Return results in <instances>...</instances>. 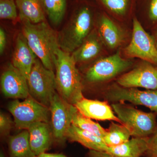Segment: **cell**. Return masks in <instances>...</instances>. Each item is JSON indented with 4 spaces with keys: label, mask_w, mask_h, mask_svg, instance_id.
Listing matches in <instances>:
<instances>
[{
    "label": "cell",
    "mask_w": 157,
    "mask_h": 157,
    "mask_svg": "<svg viewBox=\"0 0 157 157\" xmlns=\"http://www.w3.org/2000/svg\"><path fill=\"white\" fill-rule=\"evenodd\" d=\"M22 33L44 67L55 69L56 52L59 48L58 34L46 21L37 24L22 21Z\"/></svg>",
    "instance_id": "1"
},
{
    "label": "cell",
    "mask_w": 157,
    "mask_h": 157,
    "mask_svg": "<svg viewBox=\"0 0 157 157\" xmlns=\"http://www.w3.org/2000/svg\"><path fill=\"white\" fill-rule=\"evenodd\" d=\"M56 80L57 91L65 101L75 104L84 98L81 78L71 54L59 48L56 52Z\"/></svg>",
    "instance_id": "2"
},
{
    "label": "cell",
    "mask_w": 157,
    "mask_h": 157,
    "mask_svg": "<svg viewBox=\"0 0 157 157\" xmlns=\"http://www.w3.org/2000/svg\"><path fill=\"white\" fill-rule=\"evenodd\" d=\"M93 23V13L89 7L83 6L79 8L58 34L60 48L67 53H73L90 33Z\"/></svg>",
    "instance_id": "3"
},
{
    "label": "cell",
    "mask_w": 157,
    "mask_h": 157,
    "mask_svg": "<svg viewBox=\"0 0 157 157\" xmlns=\"http://www.w3.org/2000/svg\"><path fill=\"white\" fill-rule=\"evenodd\" d=\"M111 107L121 123L128 128L132 136L149 137L155 131L157 122L155 113L144 112L122 102L113 103Z\"/></svg>",
    "instance_id": "4"
},
{
    "label": "cell",
    "mask_w": 157,
    "mask_h": 157,
    "mask_svg": "<svg viewBox=\"0 0 157 157\" xmlns=\"http://www.w3.org/2000/svg\"><path fill=\"white\" fill-rule=\"evenodd\" d=\"M8 108L14 118V125L18 129L28 130L32 124L39 122H50L49 107L30 96L23 101L15 99L11 101Z\"/></svg>",
    "instance_id": "5"
},
{
    "label": "cell",
    "mask_w": 157,
    "mask_h": 157,
    "mask_svg": "<svg viewBox=\"0 0 157 157\" xmlns=\"http://www.w3.org/2000/svg\"><path fill=\"white\" fill-rule=\"evenodd\" d=\"M27 79L30 96L49 107L52 98L57 92L54 71L45 68L37 58Z\"/></svg>",
    "instance_id": "6"
},
{
    "label": "cell",
    "mask_w": 157,
    "mask_h": 157,
    "mask_svg": "<svg viewBox=\"0 0 157 157\" xmlns=\"http://www.w3.org/2000/svg\"><path fill=\"white\" fill-rule=\"evenodd\" d=\"M49 108L53 139L57 142H63L67 138V132L72 125L73 116L77 108L65 101L57 92L52 98Z\"/></svg>",
    "instance_id": "7"
},
{
    "label": "cell",
    "mask_w": 157,
    "mask_h": 157,
    "mask_svg": "<svg viewBox=\"0 0 157 157\" xmlns=\"http://www.w3.org/2000/svg\"><path fill=\"white\" fill-rule=\"evenodd\" d=\"M133 26L132 40L124 49L126 55L157 66V47L154 39L144 30L136 17L133 20Z\"/></svg>",
    "instance_id": "8"
},
{
    "label": "cell",
    "mask_w": 157,
    "mask_h": 157,
    "mask_svg": "<svg viewBox=\"0 0 157 157\" xmlns=\"http://www.w3.org/2000/svg\"><path fill=\"white\" fill-rule=\"evenodd\" d=\"M132 64V62L122 58L118 52L96 62L86 72V78L90 82L107 81L128 69Z\"/></svg>",
    "instance_id": "9"
},
{
    "label": "cell",
    "mask_w": 157,
    "mask_h": 157,
    "mask_svg": "<svg viewBox=\"0 0 157 157\" xmlns=\"http://www.w3.org/2000/svg\"><path fill=\"white\" fill-rule=\"evenodd\" d=\"M105 97L107 101L114 103L127 101L145 106L157 114V90L142 91L114 85L107 90Z\"/></svg>",
    "instance_id": "10"
},
{
    "label": "cell",
    "mask_w": 157,
    "mask_h": 157,
    "mask_svg": "<svg viewBox=\"0 0 157 157\" xmlns=\"http://www.w3.org/2000/svg\"><path fill=\"white\" fill-rule=\"evenodd\" d=\"M119 85L126 88L157 90V66L146 62L118 78Z\"/></svg>",
    "instance_id": "11"
},
{
    "label": "cell",
    "mask_w": 157,
    "mask_h": 157,
    "mask_svg": "<svg viewBox=\"0 0 157 157\" xmlns=\"http://www.w3.org/2000/svg\"><path fill=\"white\" fill-rule=\"evenodd\" d=\"M1 90L6 98L24 99L30 96L27 79L12 64H9L1 77Z\"/></svg>",
    "instance_id": "12"
},
{
    "label": "cell",
    "mask_w": 157,
    "mask_h": 157,
    "mask_svg": "<svg viewBox=\"0 0 157 157\" xmlns=\"http://www.w3.org/2000/svg\"><path fill=\"white\" fill-rule=\"evenodd\" d=\"M37 58L29 45L23 34L20 33L15 41L12 57V64L18 69L27 79Z\"/></svg>",
    "instance_id": "13"
},
{
    "label": "cell",
    "mask_w": 157,
    "mask_h": 157,
    "mask_svg": "<svg viewBox=\"0 0 157 157\" xmlns=\"http://www.w3.org/2000/svg\"><path fill=\"white\" fill-rule=\"evenodd\" d=\"M74 106L81 114L91 119L115 121L121 124L113 112L112 107L107 102L89 100L84 98Z\"/></svg>",
    "instance_id": "14"
},
{
    "label": "cell",
    "mask_w": 157,
    "mask_h": 157,
    "mask_svg": "<svg viewBox=\"0 0 157 157\" xmlns=\"http://www.w3.org/2000/svg\"><path fill=\"white\" fill-rule=\"evenodd\" d=\"M31 149L36 156L45 153L50 147L53 138L49 123L39 122L28 129Z\"/></svg>",
    "instance_id": "15"
},
{
    "label": "cell",
    "mask_w": 157,
    "mask_h": 157,
    "mask_svg": "<svg viewBox=\"0 0 157 157\" xmlns=\"http://www.w3.org/2000/svg\"><path fill=\"white\" fill-rule=\"evenodd\" d=\"M148 137H133L118 146L108 147L106 152L117 157H141L148 150Z\"/></svg>",
    "instance_id": "16"
},
{
    "label": "cell",
    "mask_w": 157,
    "mask_h": 157,
    "mask_svg": "<svg viewBox=\"0 0 157 157\" xmlns=\"http://www.w3.org/2000/svg\"><path fill=\"white\" fill-rule=\"evenodd\" d=\"M67 138L71 141L78 142L92 150L106 152L108 147L103 138L73 124L67 132Z\"/></svg>",
    "instance_id": "17"
},
{
    "label": "cell",
    "mask_w": 157,
    "mask_h": 157,
    "mask_svg": "<svg viewBox=\"0 0 157 157\" xmlns=\"http://www.w3.org/2000/svg\"><path fill=\"white\" fill-rule=\"evenodd\" d=\"M21 21L33 24L46 21L42 0H15Z\"/></svg>",
    "instance_id": "18"
},
{
    "label": "cell",
    "mask_w": 157,
    "mask_h": 157,
    "mask_svg": "<svg viewBox=\"0 0 157 157\" xmlns=\"http://www.w3.org/2000/svg\"><path fill=\"white\" fill-rule=\"evenodd\" d=\"M98 29L100 38L109 48H116L122 42L124 37L121 31L106 15L103 14L99 18Z\"/></svg>",
    "instance_id": "19"
},
{
    "label": "cell",
    "mask_w": 157,
    "mask_h": 157,
    "mask_svg": "<svg viewBox=\"0 0 157 157\" xmlns=\"http://www.w3.org/2000/svg\"><path fill=\"white\" fill-rule=\"evenodd\" d=\"M101 49L100 38L95 32H92L71 54L76 63L86 62L97 56Z\"/></svg>",
    "instance_id": "20"
},
{
    "label": "cell",
    "mask_w": 157,
    "mask_h": 157,
    "mask_svg": "<svg viewBox=\"0 0 157 157\" xmlns=\"http://www.w3.org/2000/svg\"><path fill=\"white\" fill-rule=\"evenodd\" d=\"M9 149L10 157H36L31 149L28 130L10 137Z\"/></svg>",
    "instance_id": "21"
},
{
    "label": "cell",
    "mask_w": 157,
    "mask_h": 157,
    "mask_svg": "<svg viewBox=\"0 0 157 157\" xmlns=\"http://www.w3.org/2000/svg\"><path fill=\"white\" fill-rule=\"evenodd\" d=\"M131 136V132L126 126L112 122L107 129V134L103 140L107 146L113 147L126 142Z\"/></svg>",
    "instance_id": "22"
},
{
    "label": "cell",
    "mask_w": 157,
    "mask_h": 157,
    "mask_svg": "<svg viewBox=\"0 0 157 157\" xmlns=\"http://www.w3.org/2000/svg\"><path fill=\"white\" fill-rule=\"evenodd\" d=\"M45 13L51 22L57 26L63 21L67 8V0H42Z\"/></svg>",
    "instance_id": "23"
},
{
    "label": "cell",
    "mask_w": 157,
    "mask_h": 157,
    "mask_svg": "<svg viewBox=\"0 0 157 157\" xmlns=\"http://www.w3.org/2000/svg\"><path fill=\"white\" fill-rule=\"evenodd\" d=\"M72 124L92 133L103 139L107 133V130L101 127L98 123L95 122L91 119L82 115L78 109L73 116Z\"/></svg>",
    "instance_id": "24"
},
{
    "label": "cell",
    "mask_w": 157,
    "mask_h": 157,
    "mask_svg": "<svg viewBox=\"0 0 157 157\" xmlns=\"http://www.w3.org/2000/svg\"><path fill=\"white\" fill-rule=\"evenodd\" d=\"M109 11L118 16H123L130 9L131 0H99Z\"/></svg>",
    "instance_id": "25"
},
{
    "label": "cell",
    "mask_w": 157,
    "mask_h": 157,
    "mask_svg": "<svg viewBox=\"0 0 157 157\" xmlns=\"http://www.w3.org/2000/svg\"><path fill=\"white\" fill-rule=\"evenodd\" d=\"M17 6L14 0H0V17L15 20L17 17Z\"/></svg>",
    "instance_id": "26"
},
{
    "label": "cell",
    "mask_w": 157,
    "mask_h": 157,
    "mask_svg": "<svg viewBox=\"0 0 157 157\" xmlns=\"http://www.w3.org/2000/svg\"><path fill=\"white\" fill-rule=\"evenodd\" d=\"M13 122L10 117L1 111L0 113V133L2 135H9Z\"/></svg>",
    "instance_id": "27"
},
{
    "label": "cell",
    "mask_w": 157,
    "mask_h": 157,
    "mask_svg": "<svg viewBox=\"0 0 157 157\" xmlns=\"http://www.w3.org/2000/svg\"><path fill=\"white\" fill-rule=\"evenodd\" d=\"M145 155L147 157H157V127L153 134L148 137V149Z\"/></svg>",
    "instance_id": "28"
},
{
    "label": "cell",
    "mask_w": 157,
    "mask_h": 157,
    "mask_svg": "<svg viewBox=\"0 0 157 157\" xmlns=\"http://www.w3.org/2000/svg\"><path fill=\"white\" fill-rule=\"evenodd\" d=\"M149 16L152 20H157V0L151 1L149 9Z\"/></svg>",
    "instance_id": "29"
},
{
    "label": "cell",
    "mask_w": 157,
    "mask_h": 157,
    "mask_svg": "<svg viewBox=\"0 0 157 157\" xmlns=\"http://www.w3.org/2000/svg\"><path fill=\"white\" fill-rule=\"evenodd\" d=\"M7 45V35L4 29L0 28V54L3 55Z\"/></svg>",
    "instance_id": "30"
},
{
    "label": "cell",
    "mask_w": 157,
    "mask_h": 157,
    "mask_svg": "<svg viewBox=\"0 0 157 157\" xmlns=\"http://www.w3.org/2000/svg\"><path fill=\"white\" fill-rule=\"evenodd\" d=\"M89 157H117L109 154L105 151H97L90 150L88 153Z\"/></svg>",
    "instance_id": "31"
},
{
    "label": "cell",
    "mask_w": 157,
    "mask_h": 157,
    "mask_svg": "<svg viewBox=\"0 0 157 157\" xmlns=\"http://www.w3.org/2000/svg\"><path fill=\"white\" fill-rule=\"evenodd\" d=\"M36 157H67L64 155L62 154H52L46 153H43L37 156Z\"/></svg>",
    "instance_id": "32"
},
{
    "label": "cell",
    "mask_w": 157,
    "mask_h": 157,
    "mask_svg": "<svg viewBox=\"0 0 157 157\" xmlns=\"http://www.w3.org/2000/svg\"><path fill=\"white\" fill-rule=\"evenodd\" d=\"M0 157H5V155L2 151H1V152H0Z\"/></svg>",
    "instance_id": "33"
},
{
    "label": "cell",
    "mask_w": 157,
    "mask_h": 157,
    "mask_svg": "<svg viewBox=\"0 0 157 157\" xmlns=\"http://www.w3.org/2000/svg\"><path fill=\"white\" fill-rule=\"evenodd\" d=\"M155 43H156V46L157 47V34H156V40Z\"/></svg>",
    "instance_id": "34"
}]
</instances>
